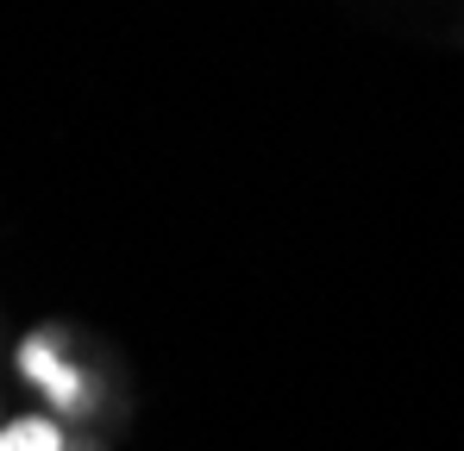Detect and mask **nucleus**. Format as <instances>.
<instances>
[{
	"label": "nucleus",
	"mask_w": 464,
	"mask_h": 451,
	"mask_svg": "<svg viewBox=\"0 0 464 451\" xmlns=\"http://www.w3.org/2000/svg\"><path fill=\"white\" fill-rule=\"evenodd\" d=\"M0 451H63V433H57V420H44V414L0 420Z\"/></svg>",
	"instance_id": "obj_1"
}]
</instances>
